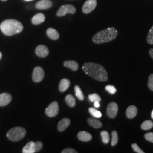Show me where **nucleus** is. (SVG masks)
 I'll use <instances>...</instances> for the list:
<instances>
[{"label": "nucleus", "instance_id": "f257e3e1", "mask_svg": "<svg viewBox=\"0 0 153 153\" xmlns=\"http://www.w3.org/2000/svg\"><path fill=\"white\" fill-rule=\"evenodd\" d=\"M82 69L85 73L93 79L105 82L108 81V73L104 67L99 64L93 62H87L82 66Z\"/></svg>", "mask_w": 153, "mask_h": 153}, {"label": "nucleus", "instance_id": "f03ea898", "mask_svg": "<svg viewBox=\"0 0 153 153\" xmlns=\"http://www.w3.org/2000/svg\"><path fill=\"white\" fill-rule=\"evenodd\" d=\"M0 29L6 36H12L21 33L23 26L16 19H6L1 23Z\"/></svg>", "mask_w": 153, "mask_h": 153}, {"label": "nucleus", "instance_id": "7ed1b4c3", "mask_svg": "<svg viewBox=\"0 0 153 153\" xmlns=\"http://www.w3.org/2000/svg\"><path fill=\"white\" fill-rule=\"evenodd\" d=\"M118 32L115 27H109L97 33L92 39L95 44H103L108 43L116 38Z\"/></svg>", "mask_w": 153, "mask_h": 153}, {"label": "nucleus", "instance_id": "20e7f679", "mask_svg": "<svg viewBox=\"0 0 153 153\" xmlns=\"http://www.w3.org/2000/svg\"><path fill=\"white\" fill-rule=\"evenodd\" d=\"M26 129L21 126H16L11 128L7 132L6 136L9 140L13 142H18L21 141L26 136Z\"/></svg>", "mask_w": 153, "mask_h": 153}, {"label": "nucleus", "instance_id": "39448f33", "mask_svg": "<svg viewBox=\"0 0 153 153\" xmlns=\"http://www.w3.org/2000/svg\"><path fill=\"white\" fill-rule=\"evenodd\" d=\"M76 12V8L71 5H65L60 7L57 12V16H63L68 13L73 14Z\"/></svg>", "mask_w": 153, "mask_h": 153}, {"label": "nucleus", "instance_id": "423d86ee", "mask_svg": "<svg viewBox=\"0 0 153 153\" xmlns=\"http://www.w3.org/2000/svg\"><path fill=\"white\" fill-rule=\"evenodd\" d=\"M59 112V104L57 102H53L49 104L48 107L45 109V114L50 117H55L58 115Z\"/></svg>", "mask_w": 153, "mask_h": 153}, {"label": "nucleus", "instance_id": "0eeeda50", "mask_svg": "<svg viewBox=\"0 0 153 153\" xmlns=\"http://www.w3.org/2000/svg\"><path fill=\"white\" fill-rule=\"evenodd\" d=\"M44 77L43 69L40 66H36L34 68L33 73V80L34 82H41Z\"/></svg>", "mask_w": 153, "mask_h": 153}, {"label": "nucleus", "instance_id": "6e6552de", "mask_svg": "<svg viewBox=\"0 0 153 153\" xmlns=\"http://www.w3.org/2000/svg\"><path fill=\"white\" fill-rule=\"evenodd\" d=\"M97 5V0H87L82 6V12L84 14H89L95 9Z\"/></svg>", "mask_w": 153, "mask_h": 153}, {"label": "nucleus", "instance_id": "1a4fd4ad", "mask_svg": "<svg viewBox=\"0 0 153 153\" xmlns=\"http://www.w3.org/2000/svg\"><path fill=\"white\" fill-rule=\"evenodd\" d=\"M118 112V105L115 102L109 103L107 108V114L111 119H114Z\"/></svg>", "mask_w": 153, "mask_h": 153}, {"label": "nucleus", "instance_id": "9d476101", "mask_svg": "<svg viewBox=\"0 0 153 153\" xmlns=\"http://www.w3.org/2000/svg\"><path fill=\"white\" fill-rule=\"evenodd\" d=\"M35 53L39 57H46L49 55V49L44 45H39L35 49Z\"/></svg>", "mask_w": 153, "mask_h": 153}, {"label": "nucleus", "instance_id": "9b49d317", "mask_svg": "<svg viewBox=\"0 0 153 153\" xmlns=\"http://www.w3.org/2000/svg\"><path fill=\"white\" fill-rule=\"evenodd\" d=\"M12 100L11 95L9 93L0 94V107H4L9 104Z\"/></svg>", "mask_w": 153, "mask_h": 153}, {"label": "nucleus", "instance_id": "f8f14e48", "mask_svg": "<svg viewBox=\"0 0 153 153\" xmlns=\"http://www.w3.org/2000/svg\"><path fill=\"white\" fill-rule=\"evenodd\" d=\"M52 6V2L50 0H40L36 4V8L40 10L49 9Z\"/></svg>", "mask_w": 153, "mask_h": 153}, {"label": "nucleus", "instance_id": "ddd939ff", "mask_svg": "<svg viewBox=\"0 0 153 153\" xmlns=\"http://www.w3.org/2000/svg\"><path fill=\"white\" fill-rule=\"evenodd\" d=\"M71 120L68 118H64L61 119L58 124L57 129L60 132L64 131L66 129L70 126Z\"/></svg>", "mask_w": 153, "mask_h": 153}, {"label": "nucleus", "instance_id": "4468645a", "mask_svg": "<svg viewBox=\"0 0 153 153\" xmlns=\"http://www.w3.org/2000/svg\"><path fill=\"white\" fill-rule=\"evenodd\" d=\"M77 137L79 140L83 142H88L92 140V135L85 131H79Z\"/></svg>", "mask_w": 153, "mask_h": 153}, {"label": "nucleus", "instance_id": "2eb2a0df", "mask_svg": "<svg viewBox=\"0 0 153 153\" xmlns=\"http://www.w3.org/2000/svg\"><path fill=\"white\" fill-rule=\"evenodd\" d=\"M138 109L135 105H130L126 110V116L128 119H133L137 115Z\"/></svg>", "mask_w": 153, "mask_h": 153}, {"label": "nucleus", "instance_id": "dca6fc26", "mask_svg": "<svg viewBox=\"0 0 153 153\" xmlns=\"http://www.w3.org/2000/svg\"><path fill=\"white\" fill-rule=\"evenodd\" d=\"M35 151V143L33 141L28 142L22 149L23 153H34Z\"/></svg>", "mask_w": 153, "mask_h": 153}, {"label": "nucleus", "instance_id": "f3484780", "mask_svg": "<svg viewBox=\"0 0 153 153\" xmlns=\"http://www.w3.org/2000/svg\"><path fill=\"white\" fill-rule=\"evenodd\" d=\"M45 19V16L43 13H38L33 16L31 19V22L33 25H38L44 22Z\"/></svg>", "mask_w": 153, "mask_h": 153}, {"label": "nucleus", "instance_id": "a211bd4d", "mask_svg": "<svg viewBox=\"0 0 153 153\" xmlns=\"http://www.w3.org/2000/svg\"><path fill=\"white\" fill-rule=\"evenodd\" d=\"M47 35L49 38L53 40H57L60 38L59 33H58L57 30L52 28H49L47 29Z\"/></svg>", "mask_w": 153, "mask_h": 153}, {"label": "nucleus", "instance_id": "6ab92c4d", "mask_svg": "<svg viewBox=\"0 0 153 153\" xmlns=\"http://www.w3.org/2000/svg\"><path fill=\"white\" fill-rule=\"evenodd\" d=\"M70 85H71V82L68 79L64 78L61 79L59 86L60 91L61 93L65 91L66 90L69 88Z\"/></svg>", "mask_w": 153, "mask_h": 153}, {"label": "nucleus", "instance_id": "aec40b11", "mask_svg": "<svg viewBox=\"0 0 153 153\" xmlns=\"http://www.w3.org/2000/svg\"><path fill=\"white\" fill-rule=\"evenodd\" d=\"M64 65L73 71H76L79 68L78 64L75 61H65L64 62Z\"/></svg>", "mask_w": 153, "mask_h": 153}, {"label": "nucleus", "instance_id": "412c9836", "mask_svg": "<svg viewBox=\"0 0 153 153\" xmlns=\"http://www.w3.org/2000/svg\"><path fill=\"white\" fill-rule=\"evenodd\" d=\"M88 124L95 129H98L102 127L103 124L100 121L93 118L88 119Z\"/></svg>", "mask_w": 153, "mask_h": 153}, {"label": "nucleus", "instance_id": "4be33fe9", "mask_svg": "<svg viewBox=\"0 0 153 153\" xmlns=\"http://www.w3.org/2000/svg\"><path fill=\"white\" fill-rule=\"evenodd\" d=\"M65 100L66 103L69 107H75V105L76 104V101L73 95H71V94L67 95L66 96Z\"/></svg>", "mask_w": 153, "mask_h": 153}, {"label": "nucleus", "instance_id": "5701e85b", "mask_svg": "<svg viewBox=\"0 0 153 153\" xmlns=\"http://www.w3.org/2000/svg\"><path fill=\"white\" fill-rule=\"evenodd\" d=\"M141 127L143 130H150L153 127V123L151 120L145 121L142 123Z\"/></svg>", "mask_w": 153, "mask_h": 153}, {"label": "nucleus", "instance_id": "b1692460", "mask_svg": "<svg viewBox=\"0 0 153 153\" xmlns=\"http://www.w3.org/2000/svg\"><path fill=\"white\" fill-rule=\"evenodd\" d=\"M74 90H75V93H76V95L77 98L78 99L80 100H83L85 97L84 95L82 93V90L81 89V88H79V86H78V85L75 86L74 87Z\"/></svg>", "mask_w": 153, "mask_h": 153}, {"label": "nucleus", "instance_id": "393cba45", "mask_svg": "<svg viewBox=\"0 0 153 153\" xmlns=\"http://www.w3.org/2000/svg\"><path fill=\"white\" fill-rule=\"evenodd\" d=\"M88 112L90 114L95 118H100L102 117V113L97 109H95L93 107H90L88 108Z\"/></svg>", "mask_w": 153, "mask_h": 153}, {"label": "nucleus", "instance_id": "a878e982", "mask_svg": "<svg viewBox=\"0 0 153 153\" xmlns=\"http://www.w3.org/2000/svg\"><path fill=\"white\" fill-rule=\"evenodd\" d=\"M100 135L102 137V139L103 142L105 144H107L109 142V140H110V137H109V134L108 131H101L100 133Z\"/></svg>", "mask_w": 153, "mask_h": 153}, {"label": "nucleus", "instance_id": "bb28decb", "mask_svg": "<svg viewBox=\"0 0 153 153\" xmlns=\"http://www.w3.org/2000/svg\"><path fill=\"white\" fill-rule=\"evenodd\" d=\"M119 140L117 132L116 131H114L112 132V141H111V145L112 146H115Z\"/></svg>", "mask_w": 153, "mask_h": 153}, {"label": "nucleus", "instance_id": "cd10ccee", "mask_svg": "<svg viewBox=\"0 0 153 153\" xmlns=\"http://www.w3.org/2000/svg\"><path fill=\"white\" fill-rule=\"evenodd\" d=\"M88 99L92 102H95L96 101H98V102L101 101V98L100 97V96L98 94H97L96 93L90 94L88 95Z\"/></svg>", "mask_w": 153, "mask_h": 153}, {"label": "nucleus", "instance_id": "c85d7f7f", "mask_svg": "<svg viewBox=\"0 0 153 153\" xmlns=\"http://www.w3.org/2000/svg\"><path fill=\"white\" fill-rule=\"evenodd\" d=\"M147 42L149 44H153V26L150 28L148 33Z\"/></svg>", "mask_w": 153, "mask_h": 153}, {"label": "nucleus", "instance_id": "c756f323", "mask_svg": "<svg viewBox=\"0 0 153 153\" xmlns=\"http://www.w3.org/2000/svg\"><path fill=\"white\" fill-rule=\"evenodd\" d=\"M148 86L149 88L153 91V73L151 74L148 78Z\"/></svg>", "mask_w": 153, "mask_h": 153}, {"label": "nucleus", "instance_id": "7c9ffc66", "mask_svg": "<svg viewBox=\"0 0 153 153\" xmlns=\"http://www.w3.org/2000/svg\"><path fill=\"white\" fill-rule=\"evenodd\" d=\"M105 89L106 91H107L108 93L111 94H114L116 92V88H115V86L112 85H107L105 86Z\"/></svg>", "mask_w": 153, "mask_h": 153}, {"label": "nucleus", "instance_id": "2f4dec72", "mask_svg": "<svg viewBox=\"0 0 153 153\" xmlns=\"http://www.w3.org/2000/svg\"><path fill=\"white\" fill-rule=\"evenodd\" d=\"M35 149H36L35 153L39 152V151H40L42 149L43 146V144L41 141H36V142H35Z\"/></svg>", "mask_w": 153, "mask_h": 153}, {"label": "nucleus", "instance_id": "473e14b6", "mask_svg": "<svg viewBox=\"0 0 153 153\" xmlns=\"http://www.w3.org/2000/svg\"><path fill=\"white\" fill-rule=\"evenodd\" d=\"M131 148L133 149V150L137 153H144L145 152L141 150L140 148H139V146L137 145V143H133L131 145Z\"/></svg>", "mask_w": 153, "mask_h": 153}, {"label": "nucleus", "instance_id": "72a5a7b5", "mask_svg": "<svg viewBox=\"0 0 153 153\" xmlns=\"http://www.w3.org/2000/svg\"><path fill=\"white\" fill-rule=\"evenodd\" d=\"M144 137L148 141L153 143V132H149L146 133Z\"/></svg>", "mask_w": 153, "mask_h": 153}, {"label": "nucleus", "instance_id": "f704fd0d", "mask_svg": "<svg viewBox=\"0 0 153 153\" xmlns=\"http://www.w3.org/2000/svg\"><path fill=\"white\" fill-rule=\"evenodd\" d=\"M62 153H77V151L75 149H73L72 148H66L65 149H64L62 152Z\"/></svg>", "mask_w": 153, "mask_h": 153}, {"label": "nucleus", "instance_id": "c9c22d12", "mask_svg": "<svg viewBox=\"0 0 153 153\" xmlns=\"http://www.w3.org/2000/svg\"><path fill=\"white\" fill-rule=\"evenodd\" d=\"M149 55L150 56V57L152 58V59L153 60V48L150 49L149 51Z\"/></svg>", "mask_w": 153, "mask_h": 153}, {"label": "nucleus", "instance_id": "e433bc0d", "mask_svg": "<svg viewBox=\"0 0 153 153\" xmlns=\"http://www.w3.org/2000/svg\"><path fill=\"white\" fill-rule=\"evenodd\" d=\"M94 107L96 108H99L100 107V104H99V102L98 101H96L94 102Z\"/></svg>", "mask_w": 153, "mask_h": 153}, {"label": "nucleus", "instance_id": "4c0bfd02", "mask_svg": "<svg viewBox=\"0 0 153 153\" xmlns=\"http://www.w3.org/2000/svg\"><path fill=\"white\" fill-rule=\"evenodd\" d=\"M2 53L0 52V60H1V59H2Z\"/></svg>", "mask_w": 153, "mask_h": 153}, {"label": "nucleus", "instance_id": "58836bf2", "mask_svg": "<svg viewBox=\"0 0 153 153\" xmlns=\"http://www.w3.org/2000/svg\"><path fill=\"white\" fill-rule=\"evenodd\" d=\"M152 119H153V110L152 112Z\"/></svg>", "mask_w": 153, "mask_h": 153}, {"label": "nucleus", "instance_id": "ea45409f", "mask_svg": "<svg viewBox=\"0 0 153 153\" xmlns=\"http://www.w3.org/2000/svg\"><path fill=\"white\" fill-rule=\"evenodd\" d=\"M25 1H31L33 0H25Z\"/></svg>", "mask_w": 153, "mask_h": 153}, {"label": "nucleus", "instance_id": "a19ab883", "mask_svg": "<svg viewBox=\"0 0 153 153\" xmlns=\"http://www.w3.org/2000/svg\"><path fill=\"white\" fill-rule=\"evenodd\" d=\"M2 1H7V0H1Z\"/></svg>", "mask_w": 153, "mask_h": 153}]
</instances>
